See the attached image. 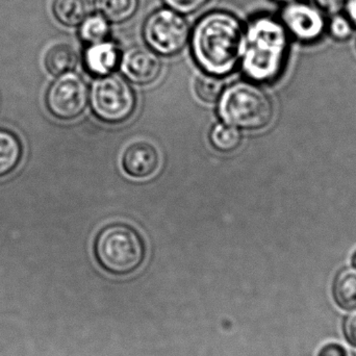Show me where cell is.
<instances>
[{
	"mask_svg": "<svg viewBox=\"0 0 356 356\" xmlns=\"http://www.w3.org/2000/svg\"><path fill=\"white\" fill-rule=\"evenodd\" d=\"M77 60L79 58L74 48L68 44L62 43L52 46L46 52L44 65L50 74L58 76L71 72L76 67Z\"/></svg>",
	"mask_w": 356,
	"mask_h": 356,
	"instance_id": "12",
	"label": "cell"
},
{
	"mask_svg": "<svg viewBox=\"0 0 356 356\" xmlns=\"http://www.w3.org/2000/svg\"><path fill=\"white\" fill-rule=\"evenodd\" d=\"M276 1H280V2H289V1H292V0H276Z\"/></svg>",
	"mask_w": 356,
	"mask_h": 356,
	"instance_id": "27",
	"label": "cell"
},
{
	"mask_svg": "<svg viewBox=\"0 0 356 356\" xmlns=\"http://www.w3.org/2000/svg\"><path fill=\"white\" fill-rule=\"evenodd\" d=\"M121 54L113 42L91 44L85 52V64L92 74L106 76L120 65Z\"/></svg>",
	"mask_w": 356,
	"mask_h": 356,
	"instance_id": "11",
	"label": "cell"
},
{
	"mask_svg": "<svg viewBox=\"0 0 356 356\" xmlns=\"http://www.w3.org/2000/svg\"><path fill=\"white\" fill-rule=\"evenodd\" d=\"M334 302L343 311H356V270H343L332 286Z\"/></svg>",
	"mask_w": 356,
	"mask_h": 356,
	"instance_id": "13",
	"label": "cell"
},
{
	"mask_svg": "<svg viewBox=\"0 0 356 356\" xmlns=\"http://www.w3.org/2000/svg\"><path fill=\"white\" fill-rule=\"evenodd\" d=\"M343 334L345 340L350 346L356 349V311L347 316L343 323Z\"/></svg>",
	"mask_w": 356,
	"mask_h": 356,
	"instance_id": "22",
	"label": "cell"
},
{
	"mask_svg": "<svg viewBox=\"0 0 356 356\" xmlns=\"http://www.w3.org/2000/svg\"><path fill=\"white\" fill-rule=\"evenodd\" d=\"M89 102L87 83L76 73L58 75L46 94L49 112L62 120H72L83 114Z\"/></svg>",
	"mask_w": 356,
	"mask_h": 356,
	"instance_id": "7",
	"label": "cell"
},
{
	"mask_svg": "<svg viewBox=\"0 0 356 356\" xmlns=\"http://www.w3.org/2000/svg\"><path fill=\"white\" fill-rule=\"evenodd\" d=\"M110 22L102 15H89L79 25V35L81 41L96 44L106 41L110 35Z\"/></svg>",
	"mask_w": 356,
	"mask_h": 356,
	"instance_id": "17",
	"label": "cell"
},
{
	"mask_svg": "<svg viewBox=\"0 0 356 356\" xmlns=\"http://www.w3.org/2000/svg\"><path fill=\"white\" fill-rule=\"evenodd\" d=\"M330 31L332 37L339 41L348 39L353 33L350 20L343 16L334 17L330 21Z\"/></svg>",
	"mask_w": 356,
	"mask_h": 356,
	"instance_id": "21",
	"label": "cell"
},
{
	"mask_svg": "<svg viewBox=\"0 0 356 356\" xmlns=\"http://www.w3.org/2000/svg\"><path fill=\"white\" fill-rule=\"evenodd\" d=\"M286 29L305 41L317 39L324 29V21L317 10L301 3L286 6L282 12Z\"/></svg>",
	"mask_w": 356,
	"mask_h": 356,
	"instance_id": "10",
	"label": "cell"
},
{
	"mask_svg": "<svg viewBox=\"0 0 356 356\" xmlns=\"http://www.w3.org/2000/svg\"><path fill=\"white\" fill-rule=\"evenodd\" d=\"M139 0H94L96 12L110 23H123L137 13Z\"/></svg>",
	"mask_w": 356,
	"mask_h": 356,
	"instance_id": "15",
	"label": "cell"
},
{
	"mask_svg": "<svg viewBox=\"0 0 356 356\" xmlns=\"http://www.w3.org/2000/svg\"><path fill=\"white\" fill-rule=\"evenodd\" d=\"M244 35L234 15L222 10L205 15L193 29L195 60L209 74L221 76L232 72L242 58Z\"/></svg>",
	"mask_w": 356,
	"mask_h": 356,
	"instance_id": "1",
	"label": "cell"
},
{
	"mask_svg": "<svg viewBox=\"0 0 356 356\" xmlns=\"http://www.w3.org/2000/svg\"><path fill=\"white\" fill-rule=\"evenodd\" d=\"M317 356H349L348 351L340 343L330 342L320 348Z\"/></svg>",
	"mask_w": 356,
	"mask_h": 356,
	"instance_id": "23",
	"label": "cell"
},
{
	"mask_svg": "<svg viewBox=\"0 0 356 356\" xmlns=\"http://www.w3.org/2000/svg\"><path fill=\"white\" fill-rule=\"evenodd\" d=\"M224 83L217 75H200L195 81V92L199 99L204 102H215L223 94Z\"/></svg>",
	"mask_w": 356,
	"mask_h": 356,
	"instance_id": "19",
	"label": "cell"
},
{
	"mask_svg": "<svg viewBox=\"0 0 356 356\" xmlns=\"http://www.w3.org/2000/svg\"><path fill=\"white\" fill-rule=\"evenodd\" d=\"M351 265H353V269L356 270V251L351 257Z\"/></svg>",
	"mask_w": 356,
	"mask_h": 356,
	"instance_id": "26",
	"label": "cell"
},
{
	"mask_svg": "<svg viewBox=\"0 0 356 356\" xmlns=\"http://www.w3.org/2000/svg\"><path fill=\"white\" fill-rule=\"evenodd\" d=\"M127 79L138 85H149L160 76L162 62L158 54L144 47H133L121 54L120 65Z\"/></svg>",
	"mask_w": 356,
	"mask_h": 356,
	"instance_id": "8",
	"label": "cell"
},
{
	"mask_svg": "<svg viewBox=\"0 0 356 356\" xmlns=\"http://www.w3.org/2000/svg\"><path fill=\"white\" fill-rule=\"evenodd\" d=\"M94 254L104 271L112 275H129L143 264L145 243L131 225L110 224L96 236Z\"/></svg>",
	"mask_w": 356,
	"mask_h": 356,
	"instance_id": "3",
	"label": "cell"
},
{
	"mask_svg": "<svg viewBox=\"0 0 356 356\" xmlns=\"http://www.w3.org/2000/svg\"><path fill=\"white\" fill-rule=\"evenodd\" d=\"M209 0H164L165 4L171 10L181 15L193 14L200 10Z\"/></svg>",
	"mask_w": 356,
	"mask_h": 356,
	"instance_id": "20",
	"label": "cell"
},
{
	"mask_svg": "<svg viewBox=\"0 0 356 356\" xmlns=\"http://www.w3.org/2000/svg\"><path fill=\"white\" fill-rule=\"evenodd\" d=\"M346 4L349 18L356 24V0H347Z\"/></svg>",
	"mask_w": 356,
	"mask_h": 356,
	"instance_id": "25",
	"label": "cell"
},
{
	"mask_svg": "<svg viewBox=\"0 0 356 356\" xmlns=\"http://www.w3.org/2000/svg\"><path fill=\"white\" fill-rule=\"evenodd\" d=\"M190 26L181 14L171 8L152 13L143 26V37L150 49L162 56H175L186 47Z\"/></svg>",
	"mask_w": 356,
	"mask_h": 356,
	"instance_id": "6",
	"label": "cell"
},
{
	"mask_svg": "<svg viewBox=\"0 0 356 356\" xmlns=\"http://www.w3.org/2000/svg\"><path fill=\"white\" fill-rule=\"evenodd\" d=\"M209 137L213 147L222 152H234L242 141L240 131L228 123L216 124L211 129Z\"/></svg>",
	"mask_w": 356,
	"mask_h": 356,
	"instance_id": "18",
	"label": "cell"
},
{
	"mask_svg": "<svg viewBox=\"0 0 356 356\" xmlns=\"http://www.w3.org/2000/svg\"><path fill=\"white\" fill-rule=\"evenodd\" d=\"M318 8L328 13H337L346 4L347 0H311Z\"/></svg>",
	"mask_w": 356,
	"mask_h": 356,
	"instance_id": "24",
	"label": "cell"
},
{
	"mask_svg": "<svg viewBox=\"0 0 356 356\" xmlns=\"http://www.w3.org/2000/svg\"><path fill=\"white\" fill-rule=\"evenodd\" d=\"M22 146L10 131L0 129V177L12 172L20 162Z\"/></svg>",
	"mask_w": 356,
	"mask_h": 356,
	"instance_id": "16",
	"label": "cell"
},
{
	"mask_svg": "<svg viewBox=\"0 0 356 356\" xmlns=\"http://www.w3.org/2000/svg\"><path fill=\"white\" fill-rule=\"evenodd\" d=\"M52 13L60 24L68 27L79 26L89 16L88 0H54Z\"/></svg>",
	"mask_w": 356,
	"mask_h": 356,
	"instance_id": "14",
	"label": "cell"
},
{
	"mask_svg": "<svg viewBox=\"0 0 356 356\" xmlns=\"http://www.w3.org/2000/svg\"><path fill=\"white\" fill-rule=\"evenodd\" d=\"M286 48L284 26L271 17L261 16L249 23L244 35L243 68L257 81L276 74Z\"/></svg>",
	"mask_w": 356,
	"mask_h": 356,
	"instance_id": "2",
	"label": "cell"
},
{
	"mask_svg": "<svg viewBox=\"0 0 356 356\" xmlns=\"http://www.w3.org/2000/svg\"><path fill=\"white\" fill-rule=\"evenodd\" d=\"M219 113L225 123L236 129L257 131L271 122L273 106L261 88L244 81L222 94Z\"/></svg>",
	"mask_w": 356,
	"mask_h": 356,
	"instance_id": "4",
	"label": "cell"
},
{
	"mask_svg": "<svg viewBox=\"0 0 356 356\" xmlns=\"http://www.w3.org/2000/svg\"><path fill=\"white\" fill-rule=\"evenodd\" d=\"M121 164L129 177L143 179L156 172L160 166V154L154 144L136 141L125 148Z\"/></svg>",
	"mask_w": 356,
	"mask_h": 356,
	"instance_id": "9",
	"label": "cell"
},
{
	"mask_svg": "<svg viewBox=\"0 0 356 356\" xmlns=\"http://www.w3.org/2000/svg\"><path fill=\"white\" fill-rule=\"evenodd\" d=\"M90 102L94 114L104 122H124L135 112L136 94L122 77L108 74L100 76L92 85Z\"/></svg>",
	"mask_w": 356,
	"mask_h": 356,
	"instance_id": "5",
	"label": "cell"
}]
</instances>
